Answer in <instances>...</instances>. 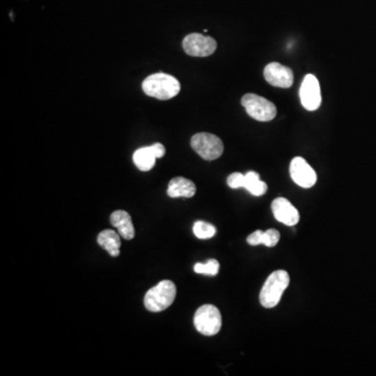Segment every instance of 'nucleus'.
Listing matches in <instances>:
<instances>
[{
	"label": "nucleus",
	"mask_w": 376,
	"mask_h": 376,
	"mask_svg": "<svg viewBox=\"0 0 376 376\" xmlns=\"http://www.w3.org/2000/svg\"><path fill=\"white\" fill-rule=\"evenodd\" d=\"M143 89L147 95L161 101H167L175 97L180 90V82L173 75L167 73H154L143 81Z\"/></svg>",
	"instance_id": "nucleus-1"
},
{
	"label": "nucleus",
	"mask_w": 376,
	"mask_h": 376,
	"mask_svg": "<svg viewBox=\"0 0 376 376\" xmlns=\"http://www.w3.org/2000/svg\"><path fill=\"white\" fill-rule=\"evenodd\" d=\"M290 285V275L287 271L277 270L266 280L259 294V301L266 309H273L279 303L282 295Z\"/></svg>",
	"instance_id": "nucleus-2"
},
{
	"label": "nucleus",
	"mask_w": 376,
	"mask_h": 376,
	"mask_svg": "<svg viewBox=\"0 0 376 376\" xmlns=\"http://www.w3.org/2000/svg\"><path fill=\"white\" fill-rule=\"evenodd\" d=\"M177 289L175 283L171 280H162L145 294V309L152 313H159L169 309L175 301Z\"/></svg>",
	"instance_id": "nucleus-3"
},
{
	"label": "nucleus",
	"mask_w": 376,
	"mask_h": 376,
	"mask_svg": "<svg viewBox=\"0 0 376 376\" xmlns=\"http://www.w3.org/2000/svg\"><path fill=\"white\" fill-rule=\"evenodd\" d=\"M196 329L202 335L211 337L222 328V315L219 309L211 304H204L197 309L193 318Z\"/></svg>",
	"instance_id": "nucleus-4"
},
{
	"label": "nucleus",
	"mask_w": 376,
	"mask_h": 376,
	"mask_svg": "<svg viewBox=\"0 0 376 376\" xmlns=\"http://www.w3.org/2000/svg\"><path fill=\"white\" fill-rule=\"evenodd\" d=\"M242 105L245 107L248 115L258 121H270L277 115L276 106L257 94H245L242 97Z\"/></svg>",
	"instance_id": "nucleus-5"
},
{
	"label": "nucleus",
	"mask_w": 376,
	"mask_h": 376,
	"mask_svg": "<svg viewBox=\"0 0 376 376\" xmlns=\"http://www.w3.org/2000/svg\"><path fill=\"white\" fill-rule=\"evenodd\" d=\"M193 151L203 159L215 160L223 155L224 145L218 136L209 133H198L191 140Z\"/></svg>",
	"instance_id": "nucleus-6"
},
{
	"label": "nucleus",
	"mask_w": 376,
	"mask_h": 376,
	"mask_svg": "<svg viewBox=\"0 0 376 376\" xmlns=\"http://www.w3.org/2000/svg\"><path fill=\"white\" fill-rule=\"evenodd\" d=\"M184 51L191 57H208L217 51V41L201 34H191L184 38Z\"/></svg>",
	"instance_id": "nucleus-7"
},
{
	"label": "nucleus",
	"mask_w": 376,
	"mask_h": 376,
	"mask_svg": "<svg viewBox=\"0 0 376 376\" xmlns=\"http://www.w3.org/2000/svg\"><path fill=\"white\" fill-rule=\"evenodd\" d=\"M300 99L302 106L309 111H316L321 106V89L319 81L313 75L304 78L300 87Z\"/></svg>",
	"instance_id": "nucleus-8"
},
{
	"label": "nucleus",
	"mask_w": 376,
	"mask_h": 376,
	"mask_svg": "<svg viewBox=\"0 0 376 376\" xmlns=\"http://www.w3.org/2000/svg\"><path fill=\"white\" fill-rule=\"evenodd\" d=\"M292 179L302 188H311L317 183V174L315 169L302 157L292 160L290 165Z\"/></svg>",
	"instance_id": "nucleus-9"
},
{
	"label": "nucleus",
	"mask_w": 376,
	"mask_h": 376,
	"mask_svg": "<svg viewBox=\"0 0 376 376\" xmlns=\"http://www.w3.org/2000/svg\"><path fill=\"white\" fill-rule=\"evenodd\" d=\"M266 81L270 85L280 88H290L294 83L293 70L282 64L273 62L263 70Z\"/></svg>",
	"instance_id": "nucleus-10"
},
{
	"label": "nucleus",
	"mask_w": 376,
	"mask_h": 376,
	"mask_svg": "<svg viewBox=\"0 0 376 376\" xmlns=\"http://www.w3.org/2000/svg\"><path fill=\"white\" fill-rule=\"evenodd\" d=\"M272 211L275 219L285 225L295 226L299 223V211L285 198H277L274 200L272 203Z\"/></svg>",
	"instance_id": "nucleus-11"
},
{
	"label": "nucleus",
	"mask_w": 376,
	"mask_h": 376,
	"mask_svg": "<svg viewBox=\"0 0 376 376\" xmlns=\"http://www.w3.org/2000/svg\"><path fill=\"white\" fill-rule=\"evenodd\" d=\"M111 225L115 227L121 234V237L130 241L135 237V229H134L132 218L125 210H116L110 217Z\"/></svg>",
	"instance_id": "nucleus-12"
},
{
	"label": "nucleus",
	"mask_w": 376,
	"mask_h": 376,
	"mask_svg": "<svg viewBox=\"0 0 376 376\" xmlns=\"http://www.w3.org/2000/svg\"><path fill=\"white\" fill-rule=\"evenodd\" d=\"M196 191L197 187L195 183L183 177L174 178L167 187V195L171 198H193Z\"/></svg>",
	"instance_id": "nucleus-13"
},
{
	"label": "nucleus",
	"mask_w": 376,
	"mask_h": 376,
	"mask_svg": "<svg viewBox=\"0 0 376 376\" xmlns=\"http://www.w3.org/2000/svg\"><path fill=\"white\" fill-rule=\"evenodd\" d=\"M97 243L103 249L107 250L112 257L119 255V249L121 247V234L114 230H103L97 237Z\"/></svg>",
	"instance_id": "nucleus-14"
},
{
	"label": "nucleus",
	"mask_w": 376,
	"mask_h": 376,
	"mask_svg": "<svg viewBox=\"0 0 376 376\" xmlns=\"http://www.w3.org/2000/svg\"><path fill=\"white\" fill-rule=\"evenodd\" d=\"M157 159V156H156L152 145L151 147L140 148L133 155L134 163L140 171L143 172L151 171L155 167Z\"/></svg>",
	"instance_id": "nucleus-15"
},
{
	"label": "nucleus",
	"mask_w": 376,
	"mask_h": 376,
	"mask_svg": "<svg viewBox=\"0 0 376 376\" xmlns=\"http://www.w3.org/2000/svg\"><path fill=\"white\" fill-rule=\"evenodd\" d=\"M244 188L255 197H261L268 191L267 184L261 181V177L256 172H248L246 174Z\"/></svg>",
	"instance_id": "nucleus-16"
},
{
	"label": "nucleus",
	"mask_w": 376,
	"mask_h": 376,
	"mask_svg": "<svg viewBox=\"0 0 376 376\" xmlns=\"http://www.w3.org/2000/svg\"><path fill=\"white\" fill-rule=\"evenodd\" d=\"M193 234L200 239H208L215 237L217 228L211 224L203 221H198L193 224Z\"/></svg>",
	"instance_id": "nucleus-17"
},
{
	"label": "nucleus",
	"mask_w": 376,
	"mask_h": 376,
	"mask_svg": "<svg viewBox=\"0 0 376 376\" xmlns=\"http://www.w3.org/2000/svg\"><path fill=\"white\" fill-rule=\"evenodd\" d=\"M195 272L207 276H215L219 273L220 263L215 259H209L206 263H196Z\"/></svg>",
	"instance_id": "nucleus-18"
},
{
	"label": "nucleus",
	"mask_w": 376,
	"mask_h": 376,
	"mask_svg": "<svg viewBox=\"0 0 376 376\" xmlns=\"http://www.w3.org/2000/svg\"><path fill=\"white\" fill-rule=\"evenodd\" d=\"M280 239V233L275 229H269L263 233V241L261 245L267 246V247H275Z\"/></svg>",
	"instance_id": "nucleus-19"
},
{
	"label": "nucleus",
	"mask_w": 376,
	"mask_h": 376,
	"mask_svg": "<svg viewBox=\"0 0 376 376\" xmlns=\"http://www.w3.org/2000/svg\"><path fill=\"white\" fill-rule=\"evenodd\" d=\"M244 182H245V175L241 173L231 174L227 179L228 186L233 189L244 187Z\"/></svg>",
	"instance_id": "nucleus-20"
},
{
	"label": "nucleus",
	"mask_w": 376,
	"mask_h": 376,
	"mask_svg": "<svg viewBox=\"0 0 376 376\" xmlns=\"http://www.w3.org/2000/svg\"><path fill=\"white\" fill-rule=\"evenodd\" d=\"M263 231H261V230H256L255 232L250 234L249 237H247L248 244L251 246L261 245V241H263Z\"/></svg>",
	"instance_id": "nucleus-21"
},
{
	"label": "nucleus",
	"mask_w": 376,
	"mask_h": 376,
	"mask_svg": "<svg viewBox=\"0 0 376 376\" xmlns=\"http://www.w3.org/2000/svg\"><path fill=\"white\" fill-rule=\"evenodd\" d=\"M152 147H153L154 152H155L157 158H162L165 155V148L161 143H155V145H152Z\"/></svg>",
	"instance_id": "nucleus-22"
}]
</instances>
